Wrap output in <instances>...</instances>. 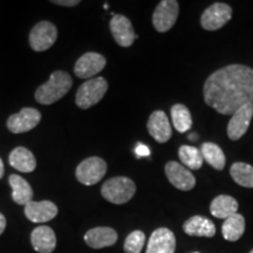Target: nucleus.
Instances as JSON below:
<instances>
[{
	"mask_svg": "<svg viewBox=\"0 0 253 253\" xmlns=\"http://www.w3.org/2000/svg\"><path fill=\"white\" fill-rule=\"evenodd\" d=\"M4 172H5L4 163H2V160L0 158V178H2V176H4Z\"/></svg>",
	"mask_w": 253,
	"mask_h": 253,
	"instance_id": "32",
	"label": "nucleus"
},
{
	"mask_svg": "<svg viewBox=\"0 0 253 253\" xmlns=\"http://www.w3.org/2000/svg\"><path fill=\"white\" fill-rule=\"evenodd\" d=\"M179 13V4L176 0H163L155 8L153 25L160 33H166L175 26Z\"/></svg>",
	"mask_w": 253,
	"mask_h": 253,
	"instance_id": "7",
	"label": "nucleus"
},
{
	"mask_svg": "<svg viewBox=\"0 0 253 253\" xmlns=\"http://www.w3.org/2000/svg\"><path fill=\"white\" fill-rule=\"evenodd\" d=\"M145 243V235L143 231H132L126 238L123 250L126 253H141Z\"/></svg>",
	"mask_w": 253,
	"mask_h": 253,
	"instance_id": "28",
	"label": "nucleus"
},
{
	"mask_svg": "<svg viewBox=\"0 0 253 253\" xmlns=\"http://www.w3.org/2000/svg\"><path fill=\"white\" fill-rule=\"evenodd\" d=\"M80 2V0H53L52 4L66 6V7H74V6L79 5Z\"/></svg>",
	"mask_w": 253,
	"mask_h": 253,
	"instance_id": "29",
	"label": "nucleus"
},
{
	"mask_svg": "<svg viewBox=\"0 0 253 253\" xmlns=\"http://www.w3.org/2000/svg\"><path fill=\"white\" fill-rule=\"evenodd\" d=\"M58 39V28L50 21H40L31 30L30 46L36 52H45L55 43Z\"/></svg>",
	"mask_w": 253,
	"mask_h": 253,
	"instance_id": "6",
	"label": "nucleus"
},
{
	"mask_svg": "<svg viewBox=\"0 0 253 253\" xmlns=\"http://www.w3.org/2000/svg\"><path fill=\"white\" fill-rule=\"evenodd\" d=\"M178 156L185 168L191 170H198L203 166L204 158L201 150L191 145H182L178 150Z\"/></svg>",
	"mask_w": 253,
	"mask_h": 253,
	"instance_id": "27",
	"label": "nucleus"
},
{
	"mask_svg": "<svg viewBox=\"0 0 253 253\" xmlns=\"http://www.w3.org/2000/svg\"><path fill=\"white\" fill-rule=\"evenodd\" d=\"M41 121V114L36 108H23L7 120L8 130L13 134H23L34 129Z\"/></svg>",
	"mask_w": 253,
	"mask_h": 253,
	"instance_id": "10",
	"label": "nucleus"
},
{
	"mask_svg": "<svg viewBox=\"0 0 253 253\" xmlns=\"http://www.w3.org/2000/svg\"><path fill=\"white\" fill-rule=\"evenodd\" d=\"M245 232V218L240 213H235L233 216L226 218L221 226L223 237L229 242H237L242 238Z\"/></svg>",
	"mask_w": 253,
	"mask_h": 253,
	"instance_id": "23",
	"label": "nucleus"
},
{
	"mask_svg": "<svg viewBox=\"0 0 253 253\" xmlns=\"http://www.w3.org/2000/svg\"><path fill=\"white\" fill-rule=\"evenodd\" d=\"M189 138H190V140H191V141H196V140H197V135H196V134H191V135L189 136Z\"/></svg>",
	"mask_w": 253,
	"mask_h": 253,
	"instance_id": "33",
	"label": "nucleus"
},
{
	"mask_svg": "<svg viewBox=\"0 0 253 253\" xmlns=\"http://www.w3.org/2000/svg\"><path fill=\"white\" fill-rule=\"evenodd\" d=\"M250 253H253V250H252V251H251V252H250Z\"/></svg>",
	"mask_w": 253,
	"mask_h": 253,
	"instance_id": "34",
	"label": "nucleus"
},
{
	"mask_svg": "<svg viewBox=\"0 0 253 253\" xmlns=\"http://www.w3.org/2000/svg\"><path fill=\"white\" fill-rule=\"evenodd\" d=\"M108 90V82L104 78H93L79 87L75 95V103L79 108L89 109L103 99Z\"/></svg>",
	"mask_w": 253,
	"mask_h": 253,
	"instance_id": "4",
	"label": "nucleus"
},
{
	"mask_svg": "<svg viewBox=\"0 0 253 253\" xmlns=\"http://www.w3.org/2000/svg\"><path fill=\"white\" fill-rule=\"evenodd\" d=\"M31 244L34 251L39 253H52L56 248L55 232L49 226H38L31 233Z\"/></svg>",
	"mask_w": 253,
	"mask_h": 253,
	"instance_id": "18",
	"label": "nucleus"
},
{
	"mask_svg": "<svg viewBox=\"0 0 253 253\" xmlns=\"http://www.w3.org/2000/svg\"><path fill=\"white\" fill-rule=\"evenodd\" d=\"M12 188V199L19 205H27L33 201V189L24 177L19 175H11L8 178Z\"/></svg>",
	"mask_w": 253,
	"mask_h": 253,
	"instance_id": "21",
	"label": "nucleus"
},
{
	"mask_svg": "<svg viewBox=\"0 0 253 253\" xmlns=\"http://www.w3.org/2000/svg\"><path fill=\"white\" fill-rule=\"evenodd\" d=\"M166 175L169 182L181 191H189L196 185V178L183 164L170 161L166 164Z\"/></svg>",
	"mask_w": 253,
	"mask_h": 253,
	"instance_id": "12",
	"label": "nucleus"
},
{
	"mask_svg": "<svg viewBox=\"0 0 253 253\" xmlns=\"http://www.w3.org/2000/svg\"><path fill=\"white\" fill-rule=\"evenodd\" d=\"M6 229V218L2 213H0V236L4 233V231Z\"/></svg>",
	"mask_w": 253,
	"mask_h": 253,
	"instance_id": "31",
	"label": "nucleus"
},
{
	"mask_svg": "<svg viewBox=\"0 0 253 253\" xmlns=\"http://www.w3.org/2000/svg\"><path fill=\"white\" fill-rule=\"evenodd\" d=\"M136 185L132 179L125 176L113 177L103 183L101 188V195L109 203L122 205L128 203L134 197Z\"/></svg>",
	"mask_w": 253,
	"mask_h": 253,
	"instance_id": "3",
	"label": "nucleus"
},
{
	"mask_svg": "<svg viewBox=\"0 0 253 253\" xmlns=\"http://www.w3.org/2000/svg\"><path fill=\"white\" fill-rule=\"evenodd\" d=\"M147 128L151 137L158 143H166L172 136L169 119L163 110H156L151 114L148 120Z\"/></svg>",
	"mask_w": 253,
	"mask_h": 253,
	"instance_id": "14",
	"label": "nucleus"
},
{
	"mask_svg": "<svg viewBox=\"0 0 253 253\" xmlns=\"http://www.w3.org/2000/svg\"><path fill=\"white\" fill-rule=\"evenodd\" d=\"M201 153L203 155V158L211 167L214 168L216 170H223L225 167L226 158L225 154L223 153L219 145L207 142V143L202 144Z\"/></svg>",
	"mask_w": 253,
	"mask_h": 253,
	"instance_id": "24",
	"label": "nucleus"
},
{
	"mask_svg": "<svg viewBox=\"0 0 253 253\" xmlns=\"http://www.w3.org/2000/svg\"><path fill=\"white\" fill-rule=\"evenodd\" d=\"M195 253H198V252H195Z\"/></svg>",
	"mask_w": 253,
	"mask_h": 253,
	"instance_id": "35",
	"label": "nucleus"
},
{
	"mask_svg": "<svg viewBox=\"0 0 253 253\" xmlns=\"http://www.w3.org/2000/svg\"><path fill=\"white\" fill-rule=\"evenodd\" d=\"M230 175L237 184L244 188H253V167L244 162L232 164Z\"/></svg>",
	"mask_w": 253,
	"mask_h": 253,
	"instance_id": "25",
	"label": "nucleus"
},
{
	"mask_svg": "<svg viewBox=\"0 0 253 253\" xmlns=\"http://www.w3.org/2000/svg\"><path fill=\"white\" fill-rule=\"evenodd\" d=\"M183 231L191 237H207L211 238L216 235V226L208 218L194 216L183 224Z\"/></svg>",
	"mask_w": 253,
	"mask_h": 253,
	"instance_id": "19",
	"label": "nucleus"
},
{
	"mask_svg": "<svg viewBox=\"0 0 253 253\" xmlns=\"http://www.w3.org/2000/svg\"><path fill=\"white\" fill-rule=\"evenodd\" d=\"M253 118V103H246L232 114L227 123V136L231 141H238L248 131Z\"/></svg>",
	"mask_w": 253,
	"mask_h": 253,
	"instance_id": "9",
	"label": "nucleus"
},
{
	"mask_svg": "<svg viewBox=\"0 0 253 253\" xmlns=\"http://www.w3.org/2000/svg\"><path fill=\"white\" fill-rule=\"evenodd\" d=\"M232 18V8L224 2H214L203 12L201 25L207 31H217L229 23Z\"/></svg>",
	"mask_w": 253,
	"mask_h": 253,
	"instance_id": "8",
	"label": "nucleus"
},
{
	"mask_svg": "<svg viewBox=\"0 0 253 253\" xmlns=\"http://www.w3.org/2000/svg\"><path fill=\"white\" fill-rule=\"evenodd\" d=\"M237 211H238V202L227 195L217 196L210 204L211 214L219 219L225 220L226 218L237 213Z\"/></svg>",
	"mask_w": 253,
	"mask_h": 253,
	"instance_id": "22",
	"label": "nucleus"
},
{
	"mask_svg": "<svg viewBox=\"0 0 253 253\" xmlns=\"http://www.w3.org/2000/svg\"><path fill=\"white\" fill-rule=\"evenodd\" d=\"M107 172V163L101 157H88L79 164L75 170V176L78 181L84 185H95Z\"/></svg>",
	"mask_w": 253,
	"mask_h": 253,
	"instance_id": "5",
	"label": "nucleus"
},
{
	"mask_svg": "<svg viewBox=\"0 0 253 253\" xmlns=\"http://www.w3.org/2000/svg\"><path fill=\"white\" fill-rule=\"evenodd\" d=\"M107 60L102 54L88 52L79 58L74 66V73L80 79H93L106 67Z\"/></svg>",
	"mask_w": 253,
	"mask_h": 253,
	"instance_id": "11",
	"label": "nucleus"
},
{
	"mask_svg": "<svg viewBox=\"0 0 253 253\" xmlns=\"http://www.w3.org/2000/svg\"><path fill=\"white\" fill-rule=\"evenodd\" d=\"M8 161L11 167L20 172H32L37 168V160L33 153L25 147H18L12 150Z\"/></svg>",
	"mask_w": 253,
	"mask_h": 253,
	"instance_id": "20",
	"label": "nucleus"
},
{
	"mask_svg": "<svg viewBox=\"0 0 253 253\" xmlns=\"http://www.w3.org/2000/svg\"><path fill=\"white\" fill-rule=\"evenodd\" d=\"M58 207L50 201L34 202L25 205V216L32 223H46L58 216Z\"/></svg>",
	"mask_w": 253,
	"mask_h": 253,
	"instance_id": "16",
	"label": "nucleus"
},
{
	"mask_svg": "<svg viewBox=\"0 0 253 253\" xmlns=\"http://www.w3.org/2000/svg\"><path fill=\"white\" fill-rule=\"evenodd\" d=\"M119 235L115 230L108 226H99L88 230L84 235V242L91 249L99 250L109 248L118 242Z\"/></svg>",
	"mask_w": 253,
	"mask_h": 253,
	"instance_id": "17",
	"label": "nucleus"
},
{
	"mask_svg": "<svg viewBox=\"0 0 253 253\" xmlns=\"http://www.w3.org/2000/svg\"><path fill=\"white\" fill-rule=\"evenodd\" d=\"M113 38L121 47H130L137 36L135 34L131 21L122 14H115L109 24Z\"/></svg>",
	"mask_w": 253,
	"mask_h": 253,
	"instance_id": "13",
	"label": "nucleus"
},
{
	"mask_svg": "<svg viewBox=\"0 0 253 253\" xmlns=\"http://www.w3.org/2000/svg\"><path fill=\"white\" fill-rule=\"evenodd\" d=\"M176 237L171 230L160 227L151 233L145 253H175Z\"/></svg>",
	"mask_w": 253,
	"mask_h": 253,
	"instance_id": "15",
	"label": "nucleus"
},
{
	"mask_svg": "<svg viewBox=\"0 0 253 253\" xmlns=\"http://www.w3.org/2000/svg\"><path fill=\"white\" fill-rule=\"evenodd\" d=\"M135 153H136V155H137L138 157H144V156H149L150 150H149V148L147 147V145L138 144L137 147H136Z\"/></svg>",
	"mask_w": 253,
	"mask_h": 253,
	"instance_id": "30",
	"label": "nucleus"
},
{
	"mask_svg": "<svg viewBox=\"0 0 253 253\" xmlns=\"http://www.w3.org/2000/svg\"><path fill=\"white\" fill-rule=\"evenodd\" d=\"M171 120L176 130L182 132V134L188 131L192 126L191 114H190V110L186 108L184 104H173L171 108Z\"/></svg>",
	"mask_w": 253,
	"mask_h": 253,
	"instance_id": "26",
	"label": "nucleus"
},
{
	"mask_svg": "<svg viewBox=\"0 0 253 253\" xmlns=\"http://www.w3.org/2000/svg\"><path fill=\"white\" fill-rule=\"evenodd\" d=\"M204 101L223 115H232L246 103H253V69L245 65H229L205 81Z\"/></svg>",
	"mask_w": 253,
	"mask_h": 253,
	"instance_id": "1",
	"label": "nucleus"
},
{
	"mask_svg": "<svg viewBox=\"0 0 253 253\" xmlns=\"http://www.w3.org/2000/svg\"><path fill=\"white\" fill-rule=\"evenodd\" d=\"M73 80L67 72L55 71L50 74L48 81L37 88L36 100L40 104H53L62 99L72 89Z\"/></svg>",
	"mask_w": 253,
	"mask_h": 253,
	"instance_id": "2",
	"label": "nucleus"
}]
</instances>
